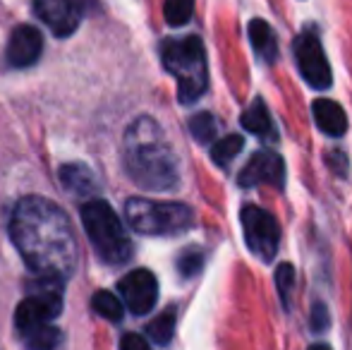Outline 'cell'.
<instances>
[{"label": "cell", "mask_w": 352, "mask_h": 350, "mask_svg": "<svg viewBox=\"0 0 352 350\" xmlns=\"http://www.w3.org/2000/svg\"><path fill=\"white\" fill-rule=\"evenodd\" d=\"M161 58L166 70L177 80V96L182 103H192L206 91L209 70L206 51L199 36L168 39L161 46Z\"/></svg>", "instance_id": "3"}, {"label": "cell", "mask_w": 352, "mask_h": 350, "mask_svg": "<svg viewBox=\"0 0 352 350\" xmlns=\"http://www.w3.org/2000/svg\"><path fill=\"white\" fill-rule=\"evenodd\" d=\"M82 226L91 240L96 254L108 264H125L132 257L130 235L118 219L113 206L103 199H89L82 204Z\"/></svg>", "instance_id": "4"}, {"label": "cell", "mask_w": 352, "mask_h": 350, "mask_svg": "<svg viewBox=\"0 0 352 350\" xmlns=\"http://www.w3.org/2000/svg\"><path fill=\"white\" fill-rule=\"evenodd\" d=\"M91 307H94V312H96L98 317L108 319V322H120L122 314H125L122 303L111 293V290H98V293H94Z\"/></svg>", "instance_id": "17"}, {"label": "cell", "mask_w": 352, "mask_h": 350, "mask_svg": "<svg viewBox=\"0 0 352 350\" xmlns=\"http://www.w3.org/2000/svg\"><path fill=\"white\" fill-rule=\"evenodd\" d=\"M118 290H120L122 303L127 305L132 314L151 312L158 300V281L148 269H135L127 276H122Z\"/></svg>", "instance_id": "9"}, {"label": "cell", "mask_w": 352, "mask_h": 350, "mask_svg": "<svg viewBox=\"0 0 352 350\" xmlns=\"http://www.w3.org/2000/svg\"><path fill=\"white\" fill-rule=\"evenodd\" d=\"M43 51L41 32L32 24H22L10 34L8 41V63L14 67H29L38 61Z\"/></svg>", "instance_id": "12"}, {"label": "cell", "mask_w": 352, "mask_h": 350, "mask_svg": "<svg viewBox=\"0 0 352 350\" xmlns=\"http://www.w3.org/2000/svg\"><path fill=\"white\" fill-rule=\"evenodd\" d=\"M22 341H24V346H27V350H56L63 341V333H60V329H56L53 324H46V327L36 329V331L27 333Z\"/></svg>", "instance_id": "18"}, {"label": "cell", "mask_w": 352, "mask_h": 350, "mask_svg": "<svg viewBox=\"0 0 352 350\" xmlns=\"http://www.w3.org/2000/svg\"><path fill=\"white\" fill-rule=\"evenodd\" d=\"M146 333L153 343H158V346H168L170 338H173V333H175V312L168 309V312L158 314L153 322H148Z\"/></svg>", "instance_id": "20"}, {"label": "cell", "mask_w": 352, "mask_h": 350, "mask_svg": "<svg viewBox=\"0 0 352 350\" xmlns=\"http://www.w3.org/2000/svg\"><path fill=\"white\" fill-rule=\"evenodd\" d=\"M329 166H338V175H345V171H348V161H345V156L340 151L329 156Z\"/></svg>", "instance_id": "27"}, {"label": "cell", "mask_w": 352, "mask_h": 350, "mask_svg": "<svg viewBox=\"0 0 352 350\" xmlns=\"http://www.w3.org/2000/svg\"><path fill=\"white\" fill-rule=\"evenodd\" d=\"M285 182V164L274 151H256L247 166L237 175L240 187H254V185H276L283 187Z\"/></svg>", "instance_id": "11"}, {"label": "cell", "mask_w": 352, "mask_h": 350, "mask_svg": "<svg viewBox=\"0 0 352 350\" xmlns=\"http://www.w3.org/2000/svg\"><path fill=\"white\" fill-rule=\"evenodd\" d=\"M240 221L250 252L256 254L261 262H274L280 245V226L274 214H269L261 206H245Z\"/></svg>", "instance_id": "7"}, {"label": "cell", "mask_w": 352, "mask_h": 350, "mask_svg": "<svg viewBox=\"0 0 352 350\" xmlns=\"http://www.w3.org/2000/svg\"><path fill=\"white\" fill-rule=\"evenodd\" d=\"M201 266H204V254H201V250H197V248L185 250V252L177 257V271H180L182 278L197 276L201 271Z\"/></svg>", "instance_id": "24"}, {"label": "cell", "mask_w": 352, "mask_h": 350, "mask_svg": "<svg viewBox=\"0 0 352 350\" xmlns=\"http://www.w3.org/2000/svg\"><path fill=\"white\" fill-rule=\"evenodd\" d=\"M132 230L142 235H177L195 223V214L180 201H153L135 197L125 204Z\"/></svg>", "instance_id": "5"}, {"label": "cell", "mask_w": 352, "mask_h": 350, "mask_svg": "<svg viewBox=\"0 0 352 350\" xmlns=\"http://www.w3.org/2000/svg\"><path fill=\"white\" fill-rule=\"evenodd\" d=\"M295 58H297V67H300L302 77L311 89H329L333 85V72L331 65L326 61L324 46H321L319 36L314 32H305L297 36L295 41Z\"/></svg>", "instance_id": "8"}, {"label": "cell", "mask_w": 352, "mask_h": 350, "mask_svg": "<svg viewBox=\"0 0 352 350\" xmlns=\"http://www.w3.org/2000/svg\"><path fill=\"white\" fill-rule=\"evenodd\" d=\"M60 182L72 192V195H91L96 180L94 173L82 164H67L60 168Z\"/></svg>", "instance_id": "16"}, {"label": "cell", "mask_w": 352, "mask_h": 350, "mask_svg": "<svg viewBox=\"0 0 352 350\" xmlns=\"http://www.w3.org/2000/svg\"><path fill=\"white\" fill-rule=\"evenodd\" d=\"M125 171L142 190L166 192L180 182L177 159L151 118H140L125 137Z\"/></svg>", "instance_id": "2"}, {"label": "cell", "mask_w": 352, "mask_h": 350, "mask_svg": "<svg viewBox=\"0 0 352 350\" xmlns=\"http://www.w3.org/2000/svg\"><path fill=\"white\" fill-rule=\"evenodd\" d=\"M309 350H331V346H326V343H314Z\"/></svg>", "instance_id": "28"}, {"label": "cell", "mask_w": 352, "mask_h": 350, "mask_svg": "<svg viewBox=\"0 0 352 350\" xmlns=\"http://www.w3.org/2000/svg\"><path fill=\"white\" fill-rule=\"evenodd\" d=\"M311 113H314L319 130L329 137H343L348 132V116H345L340 103L331 101V98H316L311 103Z\"/></svg>", "instance_id": "13"}, {"label": "cell", "mask_w": 352, "mask_h": 350, "mask_svg": "<svg viewBox=\"0 0 352 350\" xmlns=\"http://www.w3.org/2000/svg\"><path fill=\"white\" fill-rule=\"evenodd\" d=\"M250 41L256 56H261L266 63H274L278 58V43H276V34L264 19H252L250 22Z\"/></svg>", "instance_id": "15"}, {"label": "cell", "mask_w": 352, "mask_h": 350, "mask_svg": "<svg viewBox=\"0 0 352 350\" xmlns=\"http://www.w3.org/2000/svg\"><path fill=\"white\" fill-rule=\"evenodd\" d=\"M63 288L65 281L56 276H34V281H29V295L14 312V329L19 336L24 338L46 327L63 312Z\"/></svg>", "instance_id": "6"}, {"label": "cell", "mask_w": 352, "mask_h": 350, "mask_svg": "<svg viewBox=\"0 0 352 350\" xmlns=\"http://www.w3.org/2000/svg\"><path fill=\"white\" fill-rule=\"evenodd\" d=\"M34 10L38 19L60 39L77 32L82 22V5L77 0H34Z\"/></svg>", "instance_id": "10"}, {"label": "cell", "mask_w": 352, "mask_h": 350, "mask_svg": "<svg viewBox=\"0 0 352 350\" xmlns=\"http://www.w3.org/2000/svg\"><path fill=\"white\" fill-rule=\"evenodd\" d=\"M240 120H242V127H245L247 132H252V135L264 137V140H274L276 137V127H274V120H271V113L261 98H254V101L245 108Z\"/></svg>", "instance_id": "14"}, {"label": "cell", "mask_w": 352, "mask_h": 350, "mask_svg": "<svg viewBox=\"0 0 352 350\" xmlns=\"http://www.w3.org/2000/svg\"><path fill=\"white\" fill-rule=\"evenodd\" d=\"M245 146V137L240 135H228V137H221L216 144L211 146V159L216 166H228L237 154L242 151Z\"/></svg>", "instance_id": "19"}, {"label": "cell", "mask_w": 352, "mask_h": 350, "mask_svg": "<svg viewBox=\"0 0 352 350\" xmlns=\"http://www.w3.org/2000/svg\"><path fill=\"white\" fill-rule=\"evenodd\" d=\"M326 327H329V312H326L324 305L316 303L314 309H311V329L314 331H324Z\"/></svg>", "instance_id": "26"}, {"label": "cell", "mask_w": 352, "mask_h": 350, "mask_svg": "<svg viewBox=\"0 0 352 350\" xmlns=\"http://www.w3.org/2000/svg\"><path fill=\"white\" fill-rule=\"evenodd\" d=\"M10 238L36 276L67 281L77 269L79 248L67 214L43 197H24L10 219Z\"/></svg>", "instance_id": "1"}, {"label": "cell", "mask_w": 352, "mask_h": 350, "mask_svg": "<svg viewBox=\"0 0 352 350\" xmlns=\"http://www.w3.org/2000/svg\"><path fill=\"white\" fill-rule=\"evenodd\" d=\"M276 288H278L283 307H290V295L295 288V266L287 262L276 266Z\"/></svg>", "instance_id": "23"}, {"label": "cell", "mask_w": 352, "mask_h": 350, "mask_svg": "<svg viewBox=\"0 0 352 350\" xmlns=\"http://www.w3.org/2000/svg\"><path fill=\"white\" fill-rule=\"evenodd\" d=\"M120 350H151L146 343V338L140 336V333H125L120 338Z\"/></svg>", "instance_id": "25"}, {"label": "cell", "mask_w": 352, "mask_h": 350, "mask_svg": "<svg viewBox=\"0 0 352 350\" xmlns=\"http://www.w3.org/2000/svg\"><path fill=\"white\" fill-rule=\"evenodd\" d=\"M195 12V0H166L163 5V14L170 27H182L192 19Z\"/></svg>", "instance_id": "22"}, {"label": "cell", "mask_w": 352, "mask_h": 350, "mask_svg": "<svg viewBox=\"0 0 352 350\" xmlns=\"http://www.w3.org/2000/svg\"><path fill=\"white\" fill-rule=\"evenodd\" d=\"M190 132L199 144H211L216 140L218 132V122L211 113H197L195 118L190 120Z\"/></svg>", "instance_id": "21"}]
</instances>
